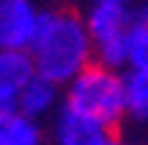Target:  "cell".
<instances>
[{
	"instance_id": "cell-4",
	"label": "cell",
	"mask_w": 148,
	"mask_h": 145,
	"mask_svg": "<svg viewBox=\"0 0 148 145\" xmlns=\"http://www.w3.org/2000/svg\"><path fill=\"white\" fill-rule=\"evenodd\" d=\"M42 11L31 0H0V48L28 50L36 39Z\"/></svg>"
},
{
	"instance_id": "cell-10",
	"label": "cell",
	"mask_w": 148,
	"mask_h": 145,
	"mask_svg": "<svg viewBox=\"0 0 148 145\" xmlns=\"http://www.w3.org/2000/svg\"><path fill=\"white\" fill-rule=\"evenodd\" d=\"M129 70L148 72V25H140L137 20L129 34Z\"/></svg>"
},
{
	"instance_id": "cell-3",
	"label": "cell",
	"mask_w": 148,
	"mask_h": 145,
	"mask_svg": "<svg viewBox=\"0 0 148 145\" xmlns=\"http://www.w3.org/2000/svg\"><path fill=\"white\" fill-rule=\"evenodd\" d=\"M132 25H134V8L95 3L87 14V28H90L92 45H95V62L112 67V70L129 67Z\"/></svg>"
},
{
	"instance_id": "cell-13",
	"label": "cell",
	"mask_w": 148,
	"mask_h": 145,
	"mask_svg": "<svg viewBox=\"0 0 148 145\" xmlns=\"http://www.w3.org/2000/svg\"><path fill=\"white\" fill-rule=\"evenodd\" d=\"M95 145H120V142H117V140L112 137V134H109V137H103V140H98V142H95Z\"/></svg>"
},
{
	"instance_id": "cell-6",
	"label": "cell",
	"mask_w": 148,
	"mask_h": 145,
	"mask_svg": "<svg viewBox=\"0 0 148 145\" xmlns=\"http://www.w3.org/2000/svg\"><path fill=\"white\" fill-rule=\"evenodd\" d=\"M112 129L73 106H62L56 117V145H95L98 140L109 137Z\"/></svg>"
},
{
	"instance_id": "cell-9",
	"label": "cell",
	"mask_w": 148,
	"mask_h": 145,
	"mask_svg": "<svg viewBox=\"0 0 148 145\" xmlns=\"http://www.w3.org/2000/svg\"><path fill=\"white\" fill-rule=\"evenodd\" d=\"M126 98H129V114L137 120H148V72L132 70L126 75Z\"/></svg>"
},
{
	"instance_id": "cell-7",
	"label": "cell",
	"mask_w": 148,
	"mask_h": 145,
	"mask_svg": "<svg viewBox=\"0 0 148 145\" xmlns=\"http://www.w3.org/2000/svg\"><path fill=\"white\" fill-rule=\"evenodd\" d=\"M56 95H59V84H56V81L45 78V75H36V78H34L31 84L20 92L17 112L36 120V117L48 114L50 109L56 106Z\"/></svg>"
},
{
	"instance_id": "cell-2",
	"label": "cell",
	"mask_w": 148,
	"mask_h": 145,
	"mask_svg": "<svg viewBox=\"0 0 148 145\" xmlns=\"http://www.w3.org/2000/svg\"><path fill=\"white\" fill-rule=\"evenodd\" d=\"M67 106L90 114L95 120L106 123L109 129L129 114V98H126V75L117 70L92 62L67 84Z\"/></svg>"
},
{
	"instance_id": "cell-1",
	"label": "cell",
	"mask_w": 148,
	"mask_h": 145,
	"mask_svg": "<svg viewBox=\"0 0 148 145\" xmlns=\"http://www.w3.org/2000/svg\"><path fill=\"white\" fill-rule=\"evenodd\" d=\"M28 50L36 62L39 75L56 84H70L95 62V45L87 20L73 11H42L36 39Z\"/></svg>"
},
{
	"instance_id": "cell-5",
	"label": "cell",
	"mask_w": 148,
	"mask_h": 145,
	"mask_svg": "<svg viewBox=\"0 0 148 145\" xmlns=\"http://www.w3.org/2000/svg\"><path fill=\"white\" fill-rule=\"evenodd\" d=\"M39 75L31 50H3L0 53V117L17 112V101L34 78Z\"/></svg>"
},
{
	"instance_id": "cell-11",
	"label": "cell",
	"mask_w": 148,
	"mask_h": 145,
	"mask_svg": "<svg viewBox=\"0 0 148 145\" xmlns=\"http://www.w3.org/2000/svg\"><path fill=\"white\" fill-rule=\"evenodd\" d=\"M134 20L140 25H148V0H140V3L134 6Z\"/></svg>"
},
{
	"instance_id": "cell-8",
	"label": "cell",
	"mask_w": 148,
	"mask_h": 145,
	"mask_svg": "<svg viewBox=\"0 0 148 145\" xmlns=\"http://www.w3.org/2000/svg\"><path fill=\"white\" fill-rule=\"evenodd\" d=\"M0 145H42V131L34 117L6 114L0 117Z\"/></svg>"
},
{
	"instance_id": "cell-12",
	"label": "cell",
	"mask_w": 148,
	"mask_h": 145,
	"mask_svg": "<svg viewBox=\"0 0 148 145\" xmlns=\"http://www.w3.org/2000/svg\"><path fill=\"white\" fill-rule=\"evenodd\" d=\"M95 3H106V6H129V8H134L137 0H95Z\"/></svg>"
}]
</instances>
